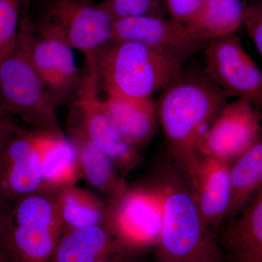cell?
<instances>
[{
  "label": "cell",
  "mask_w": 262,
  "mask_h": 262,
  "mask_svg": "<svg viewBox=\"0 0 262 262\" xmlns=\"http://www.w3.org/2000/svg\"><path fill=\"white\" fill-rule=\"evenodd\" d=\"M13 203L0 196V250H3L5 239L9 230Z\"/></svg>",
  "instance_id": "obj_28"
},
{
  "label": "cell",
  "mask_w": 262,
  "mask_h": 262,
  "mask_svg": "<svg viewBox=\"0 0 262 262\" xmlns=\"http://www.w3.org/2000/svg\"><path fill=\"white\" fill-rule=\"evenodd\" d=\"M42 190L37 132L20 127L0 151V196L13 203Z\"/></svg>",
  "instance_id": "obj_13"
},
{
  "label": "cell",
  "mask_w": 262,
  "mask_h": 262,
  "mask_svg": "<svg viewBox=\"0 0 262 262\" xmlns=\"http://www.w3.org/2000/svg\"><path fill=\"white\" fill-rule=\"evenodd\" d=\"M187 182L207 226L213 232L221 228L230 202L229 163L200 155Z\"/></svg>",
  "instance_id": "obj_14"
},
{
  "label": "cell",
  "mask_w": 262,
  "mask_h": 262,
  "mask_svg": "<svg viewBox=\"0 0 262 262\" xmlns=\"http://www.w3.org/2000/svg\"><path fill=\"white\" fill-rule=\"evenodd\" d=\"M103 3L115 20L168 15L163 0H106Z\"/></svg>",
  "instance_id": "obj_24"
},
{
  "label": "cell",
  "mask_w": 262,
  "mask_h": 262,
  "mask_svg": "<svg viewBox=\"0 0 262 262\" xmlns=\"http://www.w3.org/2000/svg\"><path fill=\"white\" fill-rule=\"evenodd\" d=\"M245 4L241 0H205L186 24L201 41H211L237 34L244 26Z\"/></svg>",
  "instance_id": "obj_20"
},
{
  "label": "cell",
  "mask_w": 262,
  "mask_h": 262,
  "mask_svg": "<svg viewBox=\"0 0 262 262\" xmlns=\"http://www.w3.org/2000/svg\"><path fill=\"white\" fill-rule=\"evenodd\" d=\"M32 20L27 8L20 20L18 40L0 64V108L16 115L35 130L61 131L54 100L33 65L29 53Z\"/></svg>",
  "instance_id": "obj_4"
},
{
  "label": "cell",
  "mask_w": 262,
  "mask_h": 262,
  "mask_svg": "<svg viewBox=\"0 0 262 262\" xmlns=\"http://www.w3.org/2000/svg\"><path fill=\"white\" fill-rule=\"evenodd\" d=\"M229 180L230 202L226 222L235 218L262 187V134L229 163Z\"/></svg>",
  "instance_id": "obj_21"
},
{
  "label": "cell",
  "mask_w": 262,
  "mask_h": 262,
  "mask_svg": "<svg viewBox=\"0 0 262 262\" xmlns=\"http://www.w3.org/2000/svg\"><path fill=\"white\" fill-rule=\"evenodd\" d=\"M213 262H227V261H226L225 257H224V256H222V257L217 258L216 260H215V261H213Z\"/></svg>",
  "instance_id": "obj_32"
},
{
  "label": "cell",
  "mask_w": 262,
  "mask_h": 262,
  "mask_svg": "<svg viewBox=\"0 0 262 262\" xmlns=\"http://www.w3.org/2000/svg\"><path fill=\"white\" fill-rule=\"evenodd\" d=\"M163 202V227L154 262H212L223 256L218 239L202 216L187 179L169 159L153 182Z\"/></svg>",
  "instance_id": "obj_2"
},
{
  "label": "cell",
  "mask_w": 262,
  "mask_h": 262,
  "mask_svg": "<svg viewBox=\"0 0 262 262\" xmlns=\"http://www.w3.org/2000/svg\"><path fill=\"white\" fill-rule=\"evenodd\" d=\"M229 97L204 70L183 68L161 91L157 104L169 159L187 180L200 156L198 144Z\"/></svg>",
  "instance_id": "obj_1"
},
{
  "label": "cell",
  "mask_w": 262,
  "mask_h": 262,
  "mask_svg": "<svg viewBox=\"0 0 262 262\" xmlns=\"http://www.w3.org/2000/svg\"><path fill=\"white\" fill-rule=\"evenodd\" d=\"M208 77L229 98L248 100L262 110V71L237 34L211 41L204 50Z\"/></svg>",
  "instance_id": "obj_9"
},
{
  "label": "cell",
  "mask_w": 262,
  "mask_h": 262,
  "mask_svg": "<svg viewBox=\"0 0 262 262\" xmlns=\"http://www.w3.org/2000/svg\"><path fill=\"white\" fill-rule=\"evenodd\" d=\"M96 70H87L83 84L72 103L67 122L79 127L94 145L108 155L122 174L141 163L139 149L124 137L103 107L98 96Z\"/></svg>",
  "instance_id": "obj_8"
},
{
  "label": "cell",
  "mask_w": 262,
  "mask_h": 262,
  "mask_svg": "<svg viewBox=\"0 0 262 262\" xmlns=\"http://www.w3.org/2000/svg\"><path fill=\"white\" fill-rule=\"evenodd\" d=\"M106 204L104 225L131 256L155 247L163 227V209L154 183L128 187Z\"/></svg>",
  "instance_id": "obj_7"
},
{
  "label": "cell",
  "mask_w": 262,
  "mask_h": 262,
  "mask_svg": "<svg viewBox=\"0 0 262 262\" xmlns=\"http://www.w3.org/2000/svg\"><path fill=\"white\" fill-rule=\"evenodd\" d=\"M67 131L77 151L82 177L106 196V203L128 187L113 160L94 145L78 127L67 122Z\"/></svg>",
  "instance_id": "obj_18"
},
{
  "label": "cell",
  "mask_w": 262,
  "mask_h": 262,
  "mask_svg": "<svg viewBox=\"0 0 262 262\" xmlns=\"http://www.w3.org/2000/svg\"><path fill=\"white\" fill-rule=\"evenodd\" d=\"M73 50L43 32L34 33L29 43L33 65L58 106L73 103L83 84L84 74L77 67Z\"/></svg>",
  "instance_id": "obj_11"
},
{
  "label": "cell",
  "mask_w": 262,
  "mask_h": 262,
  "mask_svg": "<svg viewBox=\"0 0 262 262\" xmlns=\"http://www.w3.org/2000/svg\"><path fill=\"white\" fill-rule=\"evenodd\" d=\"M227 262H262V187L217 238Z\"/></svg>",
  "instance_id": "obj_15"
},
{
  "label": "cell",
  "mask_w": 262,
  "mask_h": 262,
  "mask_svg": "<svg viewBox=\"0 0 262 262\" xmlns=\"http://www.w3.org/2000/svg\"><path fill=\"white\" fill-rule=\"evenodd\" d=\"M244 26L262 61V0L245 4Z\"/></svg>",
  "instance_id": "obj_25"
},
{
  "label": "cell",
  "mask_w": 262,
  "mask_h": 262,
  "mask_svg": "<svg viewBox=\"0 0 262 262\" xmlns=\"http://www.w3.org/2000/svg\"><path fill=\"white\" fill-rule=\"evenodd\" d=\"M20 1L23 3L24 6H25L26 8H27V5L30 4L32 2L37 1V0H20Z\"/></svg>",
  "instance_id": "obj_31"
},
{
  "label": "cell",
  "mask_w": 262,
  "mask_h": 262,
  "mask_svg": "<svg viewBox=\"0 0 262 262\" xmlns=\"http://www.w3.org/2000/svg\"><path fill=\"white\" fill-rule=\"evenodd\" d=\"M115 20L104 3L50 0L34 25L81 52L87 67H93L98 53L113 42Z\"/></svg>",
  "instance_id": "obj_6"
},
{
  "label": "cell",
  "mask_w": 262,
  "mask_h": 262,
  "mask_svg": "<svg viewBox=\"0 0 262 262\" xmlns=\"http://www.w3.org/2000/svg\"><path fill=\"white\" fill-rule=\"evenodd\" d=\"M140 43L163 52L183 63L203 51L207 44L185 24L166 17H139L115 20L113 42Z\"/></svg>",
  "instance_id": "obj_12"
},
{
  "label": "cell",
  "mask_w": 262,
  "mask_h": 262,
  "mask_svg": "<svg viewBox=\"0 0 262 262\" xmlns=\"http://www.w3.org/2000/svg\"><path fill=\"white\" fill-rule=\"evenodd\" d=\"M103 107L118 130L138 149L154 139L158 131L157 104L152 98L134 99L107 96L102 100Z\"/></svg>",
  "instance_id": "obj_19"
},
{
  "label": "cell",
  "mask_w": 262,
  "mask_h": 262,
  "mask_svg": "<svg viewBox=\"0 0 262 262\" xmlns=\"http://www.w3.org/2000/svg\"><path fill=\"white\" fill-rule=\"evenodd\" d=\"M19 128L20 127L14 121L13 116L0 108V151Z\"/></svg>",
  "instance_id": "obj_27"
},
{
  "label": "cell",
  "mask_w": 262,
  "mask_h": 262,
  "mask_svg": "<svg viewBox=\"0 0 262 262\" xmlns=\"http://www.w3.org/2000/svg\"><path fill=\"white\" fill-rule=\"evenodd\" d=\"M0 262H10L9 258L3 250H0Z\"/></svg>",
  "instance_id": "obj_30"
},
{
  "label": "cell",
  "mask_w": 262,
  "mask_h": 262,
  "mask_svg": "<svg viewBox=\"0 0 262 262\" xmlns=\"http://www.w3.org/2000/svg\"><path fill=\"white\" fill-rule=\"evenodd\" d=\"M262 134L261 110L243 98L227 102L198 144L200 154L231 163Z\"/></svg>",
  "instance_id": "obj_10"
},
{
  "label": "cell",
  "mask_w": 262,
  "mask_h": 262,
  "mask_svg": "<svg viewBox=\"0 0 262 262\" xmlns=\"http://www.w3.org/2000/svg\"><path fill=\"white\" fill-rule=\"evenodd\" d=\"M25 8L20 0H0V64L16 44Z\"/></svg>",
  "instance_id": "obj_23"
},
{
  "label": "cell",
  "mask_w": 262,
  "mask_h": 262,
  "mask_svg": "<svg viewBox=\"0 0 262 262\" xmlns=\"http://www.w3.org/2000/svg\"><path fill=\"white\" fill-rule=\"evenodd\" d=\"M43 190L58 192L82 177L73 143L62 131L36 130Z\"/></svg>",
  "instance_id": "obj_16"
},
{
  "label": "cell",
  "mask_w": 262,
  "mask_h": 262,
  "mask_svg": "<svg viewBox=\"0 0 262 262\" xmlns=\"http://www.w3.org/2000/svg\"><path fill=\"white\" fill-rule=\"evenodd\" d=\"M131 259H132V258L125 256V255H119V256H115V257L112 258V259L108 262H130Z\"/></svg>",
  "instance_id": "obj_29"
},
{
  "label": "cell",
  "mask_w": 262,
  "mask_h": 262,
  "mask_svg": "<svg viewBox=\"0 0 262 262\" xmlns=\"http://www.w3.org/2000/svg\"><path fill=\"white\" fill-rule=\"evenodd\" d=\"M63 233L56 194L42 190L13 203L3 250L10 262H51Z\"/></svg>",
  "instance_id": "obj_5"
},
{
  "label": "cell",
  "mask_w": 262,
  "mask_h": 262,
  "mask_svg": "<svg viewBox=\"0 0 262 262\" xmlns=\"http://www.w3.org/2000/svg\"><path fill=\"white\" fill-rule=\"evenodd\" d=\"M205 0H163L170 18L187 24L195 14Z\"/></svg>",
  "instance_id": "obj_26"
},
{
  "label": "cell",
  "mask_w": 262,
  "mask_h": 262,
  "mask_svg": "<svg viewBox=\"0 0 262 262\" xmlns=\"http://www.w3.org/2000/svg\"><path fill=\"white\" fill-rule=\"evenodd\" d=\"M128 253L105 225L67 231L62 234L51 262H108Z\"/></svg>",
  "instance_id": "obj_17"
},
{
  "label": "cell",
  "mask_w": 262,
  "mask_h": 262,
  "mask_svg": "<svg viewBox=\"0 0 262 262\" xmlns=\"http://www.w3.org/2000/svg\"><path fill=\"white\" fill-rule=\"evenodd\" d=\"M55 194L63 233L73 229L104 225L107 204L94 193L72 185Z\"/></svg>",
  "instance_id": "obj_22"
},
{
  "label": "cell",
  "mask_w": 262,
  "mask_h": 262,
  "mask_svg": "<svg viewBox=\"0 0 262 262\" xmlns=\"http://www.w3.org/2000/svg\"><path fill=\"white\" fill-rule=\"evenodd\" d=\"M173 57L134 42H112L98 53V82L107 96L148 99L162 91L184 68Z\"/></svg>",
  "instance_id": "obj_3"
}]
</instances>
